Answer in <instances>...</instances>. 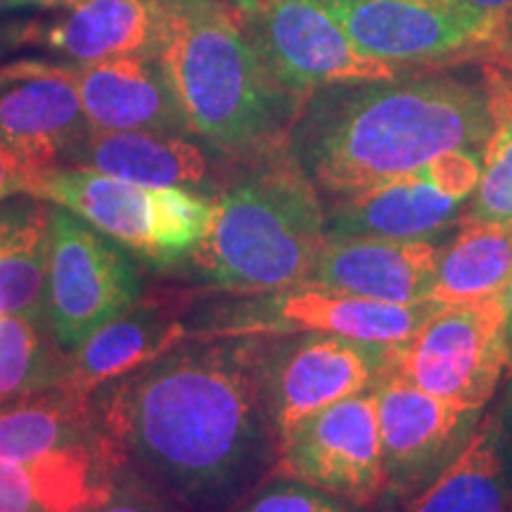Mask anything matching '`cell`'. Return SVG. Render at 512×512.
<instances>
[{"label":"cell","mask_w":512,"mask_h":512,"mask_svg":"<svg viewBox=\"0 0 512 512\" xmlns=\"http://www.w3.org/2000/svg\"><path fill=\"white\" fill-rule=\"evenodd\" d=\"M460 200L441 192L425 166L342 197L325 216L328 238L427 240L458 221Z\"/></svg>","instance_id":"obj_18"},{"label":"cell","mask_w":512,"mask_h":512,"mask_svg":"<svg viewBox=\"0 0 512 512\" xmlns=\"http://www.w3.org/2000/svg\"><path fill=\"white\" fill-rule=\"evenodd\" d=\"M46 169L50 166L41 164L19 147L0 143V202L17 195H29V188L38 174H43Z\"/></svg>","instance_id":"obj_30"},{"label":"cell","mask_w":512,"mask_h":512,"mask_svg":"<svg viewBox=\"0 0 512 512\" xmlns=\"http://www.w3.org/2000/svg\"><path fill=\"white\" fill-rule=\"evenodd\" d=\"M157 57L192 136L240 159L287 145L306 98L275 79L228 0H159Z\"/></svg>","instance_id":"obj_3"},{"label":"cell","mask_w":512,"mask_h":512,"mask_svg":"<svg viewBox=\"0 0 512 512\" xmlns=\"http://www.w3.org/2000/svg\"><path fill=\"white\" fill-rule=\"evenodd\" d=\"M273 475L316 486L354 508L387 494L373 389L299 422L278 444Z\"/></svg>","instance_id":"obj_9"},{"label":"cell","mask_w":512,"mask_h":512,"mask_svg":"<svg viewBox=\"0 0 512 512\" xmlns=\"http://www.w3.org/2000/svg\"><path fill=\"white\" fill-rule=\"evenodd\" d=\"M441 309L437 302L384 304L302 283L240 302L209 330L211 337H271L328 332L370 344H401Z\"/></svg>","instance_id":"obj_10"},{"label":"cell","mask_w":512,"mask_h":512,"mask_svg":"<svg viewBox=\"0 0 512 512\" xmlns=\"http://www.w3.org/2000/svg\"><path fill=\"white\" fill-rule=\"evenodd\" d=\"M228 3H230V5H233V8H235V10H245V8H247V5H249V0H228Z\"/></svg>","instance_id":"obj_35"},{"label":"cell","mask_w":512,"mask_h":512,"mask_svg":"<svg viewBox=\"0 0 512 512\" xmlns=\"http://www.w3.org/2000/svg\"><path fill=\"white\" fill-rule=\"evenodd\" d=\"M512 280V226L472 223L439 249L430 302L475 304L501 297Z\"/></svg>","instance_id":"obj_24"},{"label":"cell","mask_w":512,"mask_h":512,"mask_svg":"<svg viewBox=\"0 0 512 512\" xmlns=\"http://www.w3.org/2000/svg\"><path fill=\"white\" fill-rule=\"evenodd\" d=\"M140 302V278L124 247L74 211L50 209L46 325L62 351Z\"/></svg>","instance_id":"obj_7"},{"label":"cell","mask_w":512,"mask_h":512,"mask_svg":"<svg viewBox=\"0 0 512 512\" xmlns=\"http://www.w3.org/2000/svg\"><path fill=\"white\" fill-rule=\"evenodd\" d=\"M354 505L297 479L278 477L266 486H256L238 512H351Z\"/></svg>","instance_id":"obj_27"},{"label":"cell","mask_w":512,"mask_h":512,"mask_svg":"<svg viewBox=\"0 0 512 512\" xmlns=\"http://www.w3.org/2000/svg\"><path fill=\"white\" fill-rule=\"evenodd\" d=\"M57 12L55 22H38L29 43L72 64L157 55L159 0H69Z\"/></svg>","instance_id":"obj_19"},{"label":"cell","mask_w":512,"mask_h":512,"mask_svg":"<svg viewBox=\"0 0 512 512\" xmlns=\"http://www.w3.org/2000/svg\"><path fill=\"white\" fill-rule=\"evenodd\" d=\"M183 337L185 328L169 309L138 302L69 351L60 384L83 399H93L98 389L136 373L174 349Z\"/></svg>","instance_id":"obj_21"},{"label":"cell","mask_w":512,"mask_h":512,"mask_svg":"<svg viewBox=\"0 0 512 512\" xmlns=\"http://www.w3.org/2000/svg\"><path fill=\"white\" fill-rule=\"evenodd\" d=\"M505 72H508V76H510V81H512V57H510V64H508V69H505Z\"/></svg>","instance_id":"obj_36"},{"label":"cell","mask_w":512,"mask_h":512,"mask_svg":"<svg viewBox=\"0 0 512 512\" xmlns=\"http://www.w3.org/2000/svg\"><path fill=\"white\" fill-rule=\"evenodd\" d=\"M389 512H512V384L463 451Z\"/></svg>","instance_id":"obj_16"},{"label":"cell","mask_w":512,"mask_h":512,"mask_svg":"<svg viewBox=\"0 0 512 512\" xmlns=\"http://www.w3.org/2000/svg\"><path fill=\"white\" fill-rule=\"evenodd\" d=\"M494 124L486 79L394 76L313 91L287 150L318 190L347 197L413 174L444 152L482 155Z\"/></svg>","instance_id":"obj_2"},{"label":"cell","mask_w":512,"mask_h":512,"mask_svg":"<svg viewBox=\"0 0 512 512\" xmlns=\"http://www.w3.org/2000/svg\"><path fill=\"white\" fill-rule=\"evenodd\" d=\"M349 41L389 64H439L501 50V41L432 0H318Z\"/></svg>","instance_id":"obj_13"},{"label":"cell","mask_w":512,"mask_h":512,"mask_svg":"<svg viewBox=\"0 0 512 512\" xmlns=\"http://www.w3.org/2000/svg\"><path fill=\"white\" fill-rule=\"evenodd\" d=\"M432 3L456 12V15L470 19V22L479 24L482 29L491 31L501 41V48L508 41L512 22V0H432Z\"/></svg>","instance_id":"obj_31"},{"label":"cell","mask_w":512,"mask_h":512,"mask_svg":"<svg viewBox=\"0 0 512 512\" xmlns=\"http://www.w3.org/2000/svg\"><path fill=\"white\" fill-rule=\"evenodd\" d=\"M88 131L76 64L17 60L0 67V143L57 166L64 150Z\"/></svg>","instance_id":"obj_14"},{"label":"cell","mask_w":512,"mask_h":512,"mask_svg":"<svg viewBox=\"0 0 512 512\" xmlns=\"http://www.w3.org/2000/svg\"><path fill=\"white\" fill-rule=\"evenodd\" d=\"M387 494H413L439 475L470 441L484 411L422 392L394 370L373 387Z\"/></svg>","instance_id":"obj_12"},{"label":"cell","mask_w":512,"mask_h":512,"mask_svg":"<svg viewBox=\"0 0 512 512\" xmlns=\"http://www.w3.org/2000/svg\"><path fill=\"white\" fill-rule=\"evenodd\" d=\"M439 249L427 240L328 238L306 283L384 304L430 302Z\"/></svg>","instance_id":"obj_15"},{"label":"cell","mask_w":512,"mask_h":512,"mask_svg":"<svg viewBox=\"0 0 512 512\" xmlns=\"http://www.w3.org/2000/svg\"><path fill=\"white\" fill-rule=\"evenodd\" d=\"M494 133L482 152V174L460 226L496 223L512 226V83L491 86Z\"/></svg>","instance_id":"obj_25"},{"label":"cell","mask_w":512,"mask_h":512,"mask_svg":"<svg viewBox=\"0 0 512 512\" xmlns=\"http://www.w3.org/2000/svg\"><path fill=\"white\" fill-rule=\"evenodd\" d=\"M387 361L389 344L328 332H302L290 342H266L264 382L278 444L309 415L373 389Z\"/></svg>","instance_id":"obj_11"},{"label":"cell","mask_w":512,"mask_h":512,"mask_svg":"<svg viewBox=\"0 0 512 512\" xmlns=\"http://www.w3.org/2000/svg\"><path fill=\"white\" fill-rule=\"evenodd\" d=\"M0 512H43L24 463L0 460Z\"/></svg>","instance_id":"obj_32"},{"label":"cell","mask_w":512,"mask_h":512,"mask_svg":"<svg viewBox=\"0 0 512 512\" xmlns=\"http://www.w3.org/2000/svg\"><path fill=\"white\" fill-rule=\"evenodd\" d=\"M50 209L31 195L0 202V316L46 323Z\"/></svg>","instance_id":"obj_22"},{"label":"cell","mask_w":512,"mask_h":512,"mask_svg":"<svg viewBox=\"0 0 512 512\" xmlns=\"http://www.w3.org/2000/svg\"><path fill=\"white\" fill-rule=\"evenodd\" d=\"M249 169L211 200L192 264L211 285L268 294L309 280L325 242L318 188L287 145L249 159Z\"/></svg>","instance_id":"obj_4"},{"label":"cell","mask_w":512,"mask_h":512,"mask_svg":"<svg viewBox=\"0 0 512 512\" xmlns=\"http://www.w3.org/2000/svg\"><path fill=\"white\" fill-rule=\"evenodd\" d=\"M387 368L441 401L486 411L510 368L503 294L441 306L413 337L389 347Z\"/></svg>","instance_id":"obj_6"},{"label":"cell","mask_w":512,"mask_h":512,"mask_svg":"<svg viewBox=\"0 0 512 512\" xmlns=\"http://www.w3.org/2000/svg\"><path fill=\"white\" fill-rule=\"evenodd\" d=\"M86 512H174L166 505L162 498L157 496H110L105 503L95 505V508Z\"/></svg>","instance_id":"obj_33"},{"label":"cell","mask_w":512,"mask_h":512,"mask_svg":"<svg viewBox=\"0 0 512 512\" xmlns=\"http://www.w3.org/2000/svg\"><path fill=\"white\" fill-rule=\"evenodd\" d=\"M238 12L275 79L302 98L328 86L396 76L394 64L361 53L318 0H249Z\"/></svg>","instance_id":"obj_8"},{"label":"cell","mask_w":512,"mask_h":512,"mask_svg":"<svg viewBox=\"0 0 512 512\" xmlns=\"http://www.w3.org/2000/svg\"><path fill=\"white\" fill-rule=\"evenodd\" d=\"M69 0H0V53L24 46L38 27L43 12H57Z\"/></svg>","instance_id":"obj_29"},{"label":"cell","mask_w":512,"mask_h":512,"mask_svg":"<svg viewBox=\"0 0 512 512\" xmlns=\"http://www.w3.org/2000/svg\"><path fill=\"white\" fill-rule=\"evenodd\" d=\"M479 157H482L479 152L470 150L444 152V155L427 162L425 171L444 195L465 202L467 197L475 192L479 174H482V162H479Z\"/></svg>","instance_id":"obj_28"},{"label":"cell","mask_w":512,"mask_h":512,"mask_svg":"<svg viewBox=\"0 0 512 512\" xmlns=\"http://www.w3.org/2000/svg\"><path fill=\"white\" fill-rule=\"evenodd\" d=\"M0 318H3V316H0Z\"/></svg>","instance_id":"obj_37"},{"label":"cell","mask_w":512,"mask_h":512,"mask_svg":"<svg viewBox=\"0 0 512 512\" xmlns=\"http://www.w3.org/2000/svg\"><path fill=\"white\" fill-rule=\"evenodd\" d=\"M261 337L174 347L102 387L110 458L185 512H219L252 494L278 460Z\"/></svg>","instance_id":"obj_1"},{"label":"cell","mask_w":512,"mask_h":512,"mask_svg":"<svg viewBox=\"0 0 512 512\" xmlns=\"http://www.w3.org/2000/svg\"><path fill=\"white\" fill-rule=\"evenodd\" d=\"M29 195L74 211L119 247L159 266L188 256L211 221V200L200 192L152 188L79 166H50Z\"/></svg>","instance_id":"obj_5"},{"label":"cell","mask_w":512,"mask_h":512,"mask_svg":"<svg viewBox=\"0 0 512 512\" xmlns=\"http://www.w3.org/2000/svg\"><path fill=\"white\" fill-rule=\"evenodd\" d=\"M76 88L93 131L190 133L188 119L157 55L76 64Z\"/></svg>","instance_id":"obj_17"},{"label":"cell","mask_w":512,"mask_h":512,"mask_svg":"<svg viewBox=\"0 0 512 512\" xmlns=\"http://www.w3.org/2000/svg\"><path fill=\"white\" fill-rule=\"evenodd\" d=\"M43 323L22 316L0 318V403L57 387L64 363L43 337Z\"/></svg>","instance_id":"obj_26"},{"label":"cell","mask_w":512,"mask_h":512,"mask_svg":"<svg viewBox=\"0 0 512 512\" xmlns=\"http://www.w3.org/2000/svg\"><path fill=\"white\" fill-rule=\"evenodd\" d=\"M91 399L57 384L53 389L0 403V460L31 463L86 441Z\"/></svg>","instance_id":"obj_23"},{"label":"cell","mask_w":512,"mask_h":512,"mask_svg":"<svg viewBox=\"0 0 512 512\" xmlns=\"http://www.w3.org/2000/svg\"><path fill=\"white\" fill-rule=\"evenodd\" d=\"M503 302H505V335H508V356H510L508 370H512V280H510V285L505 287Z\"/></svg>","instance_id":"obj_34"},{"label":"cell","mask_w":512,"mask_h":512,"mask_svg":"<svg viewBox=\"0 0 512 512\" xmlns=\"http://www.w3.org/2000/svg\"><path fill=\"white\" fill-rule=\"evenodd\" d=\"M60 162L152 188L200 192L209 183V159L202 147L171 133L91 128L64 150Z\"/></svg>","instance_id":"obj_20"}]
</instances>
